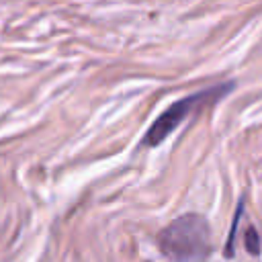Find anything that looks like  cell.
Returning <instances> with one entry per match:
<instances>
[{
	"label": "cell",
	"mask_w": 262,
	"mask_h": 262,
	"mask_svg": "<svg viewBox=\"0 0 262 262\" xmlns=\"http://www.w3.org/2000/svg\"><path fill=\"white\" fill-rule=\"evenodd\" d=\"M203 96H207V92L205 94H194V96H188V98H184V100H178V102H174L168 111H164L162 113V117L151 125V129L147 131V137H145V143L147 145H158L164 137H168L174 129H176V125L188 115V111H190V106H194L199 100H203Z\"/></svg>",
	"instance_id": "2"
},
{
	"label": "cell",
	"mask_w": 262,
	"mask_h": 262,
	"mask_svg": "<svg viewBox=\"0 0 262 262\" xmlns=\"http://www.w3.org/2000/svg\"><path fill=\"white\" fill-rule=\"evenodd\" d=\"M162 252L172 262H207L211 229L201 215H184L172 221L160 235Z\"/></svg>",
	"instance_id": "1"
},
{
	"label": "cell",
	"mask_w": 262,
	"mask_h": 262,
	"mask_svg": "<svg viewBox=\"0 0 262 262\" xmlns=\"http://www.w3.org/2000/svg\"><path fill=\"white\" fill-rule=\"evenodd\" d=\"M246 246H248V250L252 254H258L260 252V248H258V235H256L254 229H248V233H246Z\"/></svg>",
	"instance_id": "3"
}]
</instances>
